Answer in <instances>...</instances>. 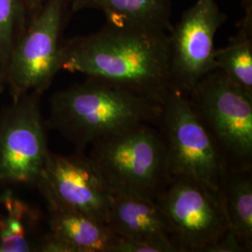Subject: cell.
Returning a JSON list of instances; mask_svg holds the SVG:
<instances>
[{
    "label": "cell",
    "instance_id": "1",
    "mask_svg": "<svg viewBox=\"0 0 252 252\" xmlns=\"http://www.w3.org/2000/svg\"><path fill=\"white\" fill-rule=\"evenodd\" d=\"M60 70L81 73L162 104L172 89L168 33L107 18L99 30L63 40Z\"/></svg>",
    "mask_w": 252,
    "mask_h": 252
},
{
    "label": "cell",
    "instance_id": "2",
    "mask_svg": "<svg viewBox=\"0 0 252 252\" xmlns=\"http://www.w3.org/2000/svg\"><path fill=\"white\" fill-rule=\"evenodd\" d=\"M161 103L106 81L86 78L50 99L48 126L83 152L100 138L137 124H157Z\"/></svg>",
    "mask_w": 252,
    "mask_h": 252
},
{
    "label": "cell",
    "instance_id": "3",
    "mask_svg": "<svg viewBox=\"0 0 252 252\" xmlns=\"http://www.w3.org/2000/svg\"><path fill=\"white\" fill-rule=\"evenodd\" d=\"M111 191L156 201L172 178L162 136L152 124H137L106 135L89 155Z\"/></svg>",
    "mask_w": 252,
    "mask_h": 252
},
{
    "label": "cell",
    "instance_id": "4",
    "mask_svg": "<svg viewBox=\"0 0 252 252\" xmlns=\"http://www.w3.org/2000/svg\"><path fill=\"white\" fill-rule=\"evenodd\" d=\"M228 168L252 169V95L214 69L188 94Z\"/></svg>",
    "mask_w": 252,
    "mask_h": 252
},
{
    "label": "cell",
    "instance_id": "5",
    "mask_svg": "<svg viewBox=\"0 0 252 252\" xmlns=\"http://www.w3.org/2000/svg\"><path fill=\"white\" fill-rule=\"evenodd\" d=\"M162 106L157 124L171 178L191 179L218 191L228 166L188 96L172 88Z\"/></svg>",
    "mask_w": 252,
    "mask_h": 252
},
{
    "label": "cell",
    "instance_id": "6",
    "mask_svg": "<svg viewBox=\"0 0 252 252\" xmlns=\"http://www.w3.org/2000/svg\"><path fill=\"white\" fill-rule=\"evenodd\" d=\"M65 5L66 0H47L17 38L5 72L11 100L43 94L60 71Z\"/></svg>",
    "mask_w": 252,
    "mask_h": 252
},
{
    "label": "cell",
    "instance_id": "7",
    "mask_svg": "<svg viewBox=\"0 0 252 252\" xmlns=\"http://www.w3.org/2000/svg\"><path fill=\"white\" fill-rule=\"evenodd\" d=\"M178 252H207L230 230L218 191L186 178H172L156 200Z\"/></svg>",
    "mask_w": 252,
    "mask_h": 252
},
{
    "label": "cell",
    "instance_id": "8",
    "mask_svg": "<svg viewBox=\"0 0 252 252\" xmlns=\"http://www.w3.org/2000/svg\"><path fill=\"white\" fill-rule=\"evenodd\" d=\"M41 96L29 93L0 112V183L36 186L50 152Z\"/></svg>",
    "mask_w": 252,
    "mask_h": 252
},
{
    "label": "cell",
    "instance_id": "9",
    "mask_svg": "<svg viewBox=\"0 0 252 252\" xmlns=\"http://www.w3.org/2000/svg\"><path fill=\"white\" fill-rule=\"evenodd\" d=\"M36 187L48 208L79 212L108 224L111 190L89 155L49 152Z\"/></svg>",
    "mask_w": 252,
    "mask_h": 252
},
{
    "label": "cell",
    "instance_id": "10",
    "mask_svg": "<svg viewBox=\"0 0 252 252\" xmlns=\"http://www.w3.org/2000/svg\"><path fill=\"white\" fill-rule=\"evenodd\" d=\"M226 19L215 0H197L173 26L168 33L173 89L188 96L203 77L216 69L215 36Z\"/></svg>",
    "mask_w": 252,
    "mask_h": 252
},
{
    "label": "cell",
    "instance_id": "11",
    "mask_svg": "<svg viewBox=\"0 0 252 252\" xmlns=\"http://www.w3.org/2000/svg\"><path fill=\"white\" fill-rule=\"evenodd\" d=\"M48 209L49 229L39 237L36 252H110L119 238L108 224L88 215Z\"/></svg>",
    "mask_w": 252,
    "mask_h": 252
},
{
    "label": "cell",
    "instance_id": "12",
    "mask_svg": "<svg viewBox=\"0 0 252 252\" xmlns=\"http://www.w3.org/2000/svg\"><path fill=\"white\" fill-rule=\"evenodd\" d=\"M108 225L126 239L171 240L168 222L158 203L141 195L111 191Z\"/></svg>",
    "mask_w": 252,
    "mask_h": 252
},
{
    "label": "cell",
    "instance_id": "13",
    "mask_svg": "<svg viewBox=\"0 0 252 252\" xmlns=\"http://www.w3.org/2000/svg\"><path fill=\"white\" fill-rule=\"evenodd\" d=\"M40 216L11 189L0 193V252H36Z\"/></svg>",
    "mask_w": 252,
    "mask_h": 252
},
{
    "label": "cell",
    "instance_id": "14",
    "mask_svg": "<svg viewBox=\"0 0 252 252\" xmlns=\"http://www.w3.org/2000/svg\"><path fill=\"white\" fill-rule=\"evenodd\" d=\"M229 228L243 245L252 251V169L228 168L218 189Z\"/></svg>",
    "mask_w": 252,
    "mask_h": 252
},
{
    "label": "cell",
    "instance_id": "15",
    "mask_svg": "<svg viewBox=\"0 0 252 252\" xmlns=\"http://www.w3.org/2000/svg\"><path fill=\"white\" fill-rule=\"evenodd\" d=\"M71 12L96 9L107 18L122 19L169 33L171 0H69Z\"/></svg>",
    "mask_w": 252,
    "mask_h": 252
},
{
    "label": "cell",
    "instance_id": "16",
    "mask_svg": "<svg viewBox=\"0 0 252 252\" xmlns=\"http://www.w3.org/2000/svg\"><path fill=\"white\" fill-rule=\"evenodd\" d=\"M246 13L228 44L215 51L216 68L236 86L252 95V7L246 1Z\"/></svg>",
    "mask_w": 252,
    "mask_h": 252
},
{
    "label": "cell",
    "instance_id": "17",
    "mask_svg": "<svg viewBox=\"0 0 252 252\" xmlns=\"http://www.w3.org/2000/svg\"><path fill=\"white\" fill-rule=\"evenodd\" d=\"M23 0H0V60L4 70L19 36L27 25Z\"/></svg>",
    "mask_w": 252,
    "mask_h": 252
},
{
    "label": "cell",
    "instance_id": "18",
    "mask_svg": "<svg viewBox=\"0 0 252 252\" xmlns=\"http://www.w3.org/2000/svg\"><path fill=\"white\" fill-rule=\"evenodd\" d=\"M110 252H178L171 240H132L119 237Z\"/></svg>",
    "mask_w": 252,
    "mask_h": 252
},
{
    "label": "cell",
    "instance_id": "19",
    "mask_svg": "<svg viewBox=\"0 0 252 252\" xmlns=\"http://www.w3.org/2000/svg\"><path fill=\"white\" fill-rule=\"evenodd\" d=\"M207 252H247L243 245L230 230L216 243L213 244Z\"/></svg>",
    "mask_w": 252,
    "mask_h": 252
},
{
    "label": "cell",
    "instance_id": "20",
    "mask_svg": "<svg viewBox=\"0 0 252 252\" xmlns=\"http://www.w3.org/2000/svg\"><path fill=\"white\" fill-rule=\"evenodd\" d=\"M46 1L47 0H23L29 19L34 16L43 7Z\"/></svg>",
    "mask_w": 252,
    "mask_h": 252
},
{
    "label": "cell",
    "instance_id": "21",
    "mask_svg": "<svg viewBox=\"0 0 252 252\" xmlns=\"http://www.w3.org/2000/svg\"><path fill=\"white\" fill-rule=\"evenodd\" d=\"M7 88L6 86V76H5V70L0 60V94Z\"/></svg>",
    "mask_w": 252,
    "mask_h": 252
}]
</instances>
